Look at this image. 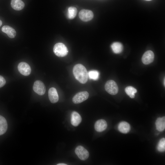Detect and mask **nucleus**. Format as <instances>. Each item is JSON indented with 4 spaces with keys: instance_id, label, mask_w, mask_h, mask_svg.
Masks as SVG:
<instances>
[{
    "instance_id": "1",
    "label": "nucleus",
    "mask_w": 165,
    "mask_h": 165,
    "mask_svg": "<svg viewBox=\"0 0 165 165\" xmlns=\"http://www.w3.org/2000/svg\"><path fill=\"white\" fill-rule=\"evenodd\" d=\"M73 72L75 79L80 83L85 84L88 79V73L86 68L81 64H77L73 67Z\"/></svg>"
},
{
    "instance_id": "21",
    "label": "nucleus",
    "mask_w": 165,
    "mask_h": 165,
    "mask_svg": "<svg viewBox=\"0 0 165 165\" xmlns=\"http://www.w3.org/2000/svg\"><path fill=\"white\" fill-rule=\"evenodd\" d=\"M99 75V72L96 70H91L89 71L88 73V75L89 78L94 80L98 79Z\"/></svg>"
},
{
    "instance_id": "13",
    "label": "nucleus",
    "mask_w": 165,
    "mask_h": 165,
    "mask_svg": "<svg viewBox=\"0 0 165 165\" xmlns=\"http://www.w3.org/2000/svg\"><path fill=\"white\" fill-rule=\"evenodd\" d=\"M2 31L7 34L11 38H14L16 35L15 30L11 27L8 25H5L2 28Z\"/></svg>"
},
{
    "instance_id": "11",
    "label": "nucleus",
    "mask_w": 165,
    "mask_h": 165,
    "mask_svg": "<svg viewBox=\"0 0 165 165\" xmlns=\"http://www.w3.org/2000/svg\"><path fill=\"white\" fill-rule=\"evenodd\" d=\"M107 127L106 122L104 119H100L97 121L94 125L95 130L98 132H101L105 130Z\"/></svg>"
},
{
    "instance_id": "19",
    "label": "nucleus",
    "mask_w": 165,
    "mask_h": 165,
    "mask_svg": "<svg viewBox=\"0 0 165 165\" xmlns=\"http://www.w3.org/2000/svg\"><path fill=\"white\" fill-rule=\"evenodd\" d=\"M77 10L76 8L73 6H70L68 9L67 16L69 19H72L76 16Z\"/></svg>"
},
{
    "instance_id": "22",
    "label": "nucleus",
    "mask_w": 165,
    "mask_h": 165,
    "mask_svg": "<svg viewBox=\"0 0 165 165\" xmlns=\"http://www.w3.org/2000/svg\"><path fill=\"white\" fill-rule=\"evenodd\" d=\"M157 150L160 152H163L165 150V139L163 138L159 141L157 146Z\"/></svg>"
},
{
    "instance_id": "6",
    "label": "nucleus",
    "mask_w": 165,
    "mask_h": 165,
    "mask_svg": "<svg viewBox=\"0 0 165 165\" xmlns=\"http://www.w3.org/2000/svg\"><path fill=\"white\" fill-rule=\"evenodd\" d=\"M79 18L82 21L87 22L93 18V12L90 10L82 9L80 11L79 14Z\"/></svg>"
},
{
    "instance_id": "10",
    "label": "nucleus",
    "mask_w": 165,
    "mask_h": 165,
    "mask_svg": "<svg viewBox=\"0 0 165 165\" xmlns=\"http://www.w3.org/2000/svg\"><path fill=\"white\" fill-rule=\"evenodd\" d=\"M48 97L50 101L52 103L57 102L59 96L56 89L54 87L50 88L48 91Z\"/></svg>"
},
{
    "instance_id": "4",
    "label": "nucleus",
    "mask_w": 165,
    "mask_h": 165,
    "mask_svg": "<svg viewBox=\"0 0 165 165\" xmlns=\"http://www.w3.org/2000/svg\"><path fill=\"white\" fill-rule=\"evenodd\" d=\"M88 93L86 91L79 92L76 94L72 98V101L75 104L81 103L88 99Z\"/></svg>"
},
{
    "instance_id": "23",
    "label": "nucleus",
    "mask_w": 165,
    "mask_h": 165,
    "mask_svg": "<svg viewBox=\"0 0 165 165\" xmlns=\"http://www.w3.org/2000/svg\"><path fill=\"white\" fill-rule=\"evenodd\" d=\"M6 83L5 79L3 76L0 75V88L4 86Z\"/></svg>"
},
{
    "instance_id": "5",
    "label": "nucleus",
    "mask_w": 165,
    "mask_h": 165,
    "mask_svg": "<svg viewBox=\"0 0 165 165\" xmlns=\"http://www.w3.org/2000/svg\"><path fill=\"white\" fill-rule=\"evenodd\" d=\"M75 152L79 158L82 160H87L89 156L88 151L83 147L81 145L76 147Z\"/></svg>"
},
{
    "instance_id": "7",
    "label": "nucleus",
    "mask_w": 165,
    "mask_h": 165,
    "mask_svg": "<svg viewBox=\"0 0 165 165\" xmlns=\"http://www.w3.org/2000/svg\"><path fill=\"white\" fill-rule=\"evenodd\" d=\"M33 90L37 94L40 95L44 94L46 92V87L43 83L40 80H36L34 83Z\"/></svg>"
},
{
    "instance_id": "8",
    "label": "nucleus",
    "mask_w": 165,
    "mask_h": 165,
    "mask_svg": "<svg viewBox=\"0 0 165 165\" xmlns=\"http://www.w3.org/2000/svg\"><path fill=\"white\" fill-rule=\"evenodd\" d=\"M18 69L21 74L25 76L29 75L31 72L29 65L25 62L20 63L18 66Z\"/></svg>"
},
{
    "instance_id": "12",
    "label": "nucleus",
    "mask_w": 165,
    "mask_h": 165,
    "mask_svg": "<svg viewBox=\"0 0 165 165\" xmlns=\"http://www.w3.org/2000/svg\"><path fill=\"white\" fill-rule=\"evenodd\" d=\"M82 118L77 112L73 111L71 114V122L72 124L75 127L77 126L81 123Z\"/></svg>"
},
{
    "instance_id": "15",
    "label": "nucleus",
    "mask_w": 165,
    "mask_h": 165,
    "mask_svg": "<svg viewBox=\"0 0 165 165\" xmlns=\"http://www.w3.org/2000/svg\"><path fill=\"white\" fill-rule=\"evenodd\" d=\"M130 124L125 121L121 122L118 126V129L119 131L123 134L128 133L130 131Z\"/></svg>"
},
{
    "instance_id": "14",
    "label": "nucleus",
    "mask_w": 165,
    "mask_h": 165,
    "mask_svg": "<svg viewBox=\"0 0 165 165\" xmlns=\"http://www.w3.org/2000/svg\"><path fill=\"white\" fill-rule=\"evenodd\" d=\"M11 5L13 9L17 11H19L24 8L25 4L21 0H11Z\"/></svg>"
},
{
    "instance_id": "3",
    "label": "nucleus",
    "mask_w": 165,
    "mask_h": 165,
    "mask_svg": "<svg viewBox=\"0 0 165 165\" xmlns=\"http://www.w3.org/2000/svg\"><path fill=\"white\" fill-rule=\"evenodd\" d=\"M106 91L111 95L116 94L118 91V86L115 81L110 80L108 81L105 85Z\"/></svg>"
},
{
    "instance_id": "9",
    "label": "nucleus",
    "mask_w": 165,
    "mask_h": 165,
    "mask_svg": "<svg viewBox=\"0 0 165 165\" xmlns=\"http://www.w3.org/2000/svg\"><path fill=\"white\" fill-rule=\"evenodd\" d=\"M154 58V55L153 52L151 50H148L143 55L142 61L144 64H148L153 61Z\"/></svg>"
},
{
    "instance_id": "26",
    "label": "nucleus",
    "mask_w": 165,
    "mask_h": 165,
    "mask_svg": "<svg viewBox=\"0 0 165 165\" xmlns=\"http://www.w3.org/2000/svg\"><path fill=\"white\" fill-rule=\"evenodd\" d=\"M165 78H164V80H163V84H164V86H165Z\"/></svg>"
},
{
    "instance_id": "20",
    "label": "nucleus",
    "mask_w": 165,
    "mask_h": 165,
    "mask_svg": "<svg viewBox=\"0 0 165 165\" xmlns=\"http://www.w3.org/2000/svg\"><path fill=\"white\" fill-rule=\"evenodd\" d=\"M126 94L131 98H134L135 97V94L137 92V90L132 86L126 87L125 90Z\"/></svg>"
},
{
    "instance_id": "24",
    "label": "nucleus",
    "mask_w": 165,
    "mask_h": 165,
    "mask_svg": "<svg viewBox=\"0 0 165 165\" xmlns=\"http://www.w3.org/2000/svg\"><path fill=\"white\" fill-rule=\"evenodd\" d=\"M57 165H67V164L64 163H60L57 164Z\"/></svg>"
},
{
    "instance_id": "16",
    "label": "nucleus",
    "mask_w": 165,
    "mask_h": 165,
    "mask_svg": "<svg viewBox=\"0 0 165 165\" xmlns=\"http://www.w3.org/2000/svg\"><path fill=\"white\" fill-rule=\"evenodd\" d=\"M156 126L157 130L159 131H162L165 128V117L157 118L156 122Z\"/></svg>"
},
{
    "instance_id": "27",
    "label": "nucleus",
    "mask_w": 165,
    "mask_h": 165,
    "mask_svg": "<svg viewBox=\"0 0 165 165\" xmlns=\"http://www.w3.org/2000/svg\"><path fill=\"white\" fill-rule=\"evenodd\" d=\"M145 1H151L152 0H145Z\"/></svg>"
},
{
    "instance_id": "18",
    "label": "nucleus",
    "mask_w": 165,
    "mask_h": 165,
    "mask_svg": "<svg viewBox=\"0 0 165 165\" xmlns=\"http://www.w3.org/2000/svg\"><path fill=\"white\" fill-rule=\"evenodd\" d=\"M113 52L115 53H120L123 51V46L121 43L118 42H113L111 45Z\"/></svg>"
},
{
    "instance_id": "25",
    "label": "nucleus",
    "mask_w": 165,
    "mask_h": 165,
    "mask_svg": "<svg viewBox=\"0 0 165 165\" xmlns=\"http://www.w3.org/2000/svg\"><path fill=\"white\" fill-rule=\"evenodd\" d=\"M2 21L0 20V27L2 25Z\"/></svg>"
},
{
    "instance_id": "2",
    "label": "nucleus",
    "mask_w": 165,
    "mask_h": 165,
    "mask_svg": "<svg viewBox=\"0 0 165 165\" xmlns=\"http://www.w3.org/2000/svg\"><path fill=\"white\" fill-rule=\"evenodd\" d=\"M55 54L58 57H63L66 56L68 52V49L65 45L62 43H57L53 48Z\"/></svg>"
},
{
    "instance_id": "17",
    "label": "nucleus",
    "mask_w": 165,
    "mask_h": 165,
    "mask_svg": "<svg viewBox=\"0 0 165 165\" xmlns=\"http://www.w3.org/2000/svg\"><path fill=\"white\" fill-rule=\"evenodd\" d=\"M8 125L6 119L0 115V135L4 134L6 131Z\"/></svg>"
}]
</instances>
